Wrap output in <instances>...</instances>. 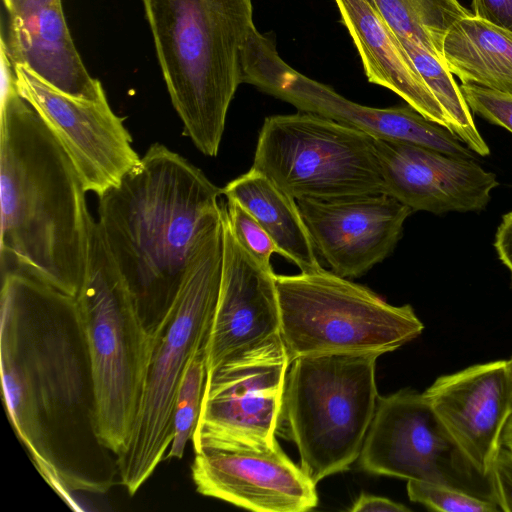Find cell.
<instances>
[{
  "mask_svg": "<svg viewBox=\"0 0 512 512\" xmlns=\"http://www.w3.org/2000/svg\"><path fill=\"white\" fill-rule=\"evenodd\" d=\"M225 211L230 228L240 242L263 265L271 266V256L279 253L272 238L237 200L227 198Z\"/></svg>",
  "mask_w": 512,
  "mask_h": 512,
  "instance_id": "cell-27",
  "label": "cell"
},
{
  "mask_svg": "<svg viewBox=\"0 0 512 512\" xmlns=\"http://www.w3.org/2000/svg\"><path fill=\"white\" fill-rule=\"evenodd\" d=\"M0 354L11 425L48 484L68 503L103 494L117 456L100 439L91 359L76 298L2 270Z\"/></svg>",
  "mask_w": 512,
  "mask_h": 512,
  "instance_id": "cell-1",
  "label": "cell"
},
{
  "mask_svg": "<svg viewBox=\"0 0 512 512\" xmlns=\"http://www.w3.org/2000/svg\"><path fill=\"white\" fill-rule=\"evenodd\" d=\"M276 274L233 234L223 210V261L217 306L205 345L207 372L227 357L280 334Z\"/></svg>",
  "mask_w": 512,
  "mask_h": 512,
  "instance_id": "cell-17",
  "label": "cell"
},
{
  "mask_svg": "<svg viewBox=\"0 0 512 512\" xmlns=\"http://www.w3.org/2000/svg\"><path fill=\"white\" fill-rule=\"evenodd\" d=\"M6 47L13 65H22L53 88L70 96L107 100L101 82L92 77L68 29L61 0L9 16Z\"/></svg>",
  "mask_w": 512,
  "mask_h": 512,
  "instance_id": "cell-19",
  "label": "cell"
},
{
  "mask_svg": "<svg viewBox=\"0 0 512 512\" xmlns=\"http://www.w3.org/2000/svg\"><path fill=\"white\" fill-rule=\"evenodd\" d=\"M471 461L485 474L512 416L510 360L476 364L438 377L423 393Z\"/></svg>",
  "mask_w": 512,
  "mask_h": 512,
  "instance_id": "cell-18",
  "label": "cell"
},
{
  "mask_svg": "<svg viewBox=\"0 0 512 512\" xmlns=\"http://www.w3.org/2000/svg\"><path fill=\"white\" fill-rule=\"evenodd\" d=\"M407 494L411 501L443 512H498L494 503L474 497L462 491L422 481L408 480Z\"/></svg>",
  "mask_w": 512,
  "mask_h": 512,
  "instance_id": "cell-26",
  "label": "cell"
},
{
  "mask_svg": "<svg viewBox=\"0 0 512 512\" xmlns=\"http://www.w3.org/2000/svg\"><path fill=\"white\" fill-rule=\"evenodd\" d=\"M385 193L414 211L478 212L498 186L475 159L447 155L414 143L376 139Z\"/></svg>",
  "mask_w": 512,
  "mask_h": 512,
  "instance_id": "cell-16",
  "label": "cell"
},
{
  "mask_svg": "<svg viewBox=\"0 0 512 512\" xmlns=\"http://www.w3.org/2000/svg\"><path fill=\"white\" fill-rule=\"evenodd\" d=\"M221 188L160 143L99 197L98 229L150 332L174 302L201 237L222 220Z\"/></svg>",
  "mask_w": 512,
  "mask_h": 512,
  "instance_id": "cell-3",
  "label": "cell"
},
{
  "mask_svg": "<svg viewBox=\"0 0 512 512\" xmlns=\"http://www.w3.org/2000/svg\"><path fill=\"white\" fill-rule=\"evenodd\" d=\"M460 89L470 110L512 133V93L463 83Z\"/></svg>",
  "mask_w": 512,
  "mask_h": 512,
  "instance_id": "cell-28",
  "label": "cell"
},
{
  "mask_svg": "<svg viewBox=\"0 0 512 512\" xmlns=\"http://www.w3.org/2000/svg\"><path fill=\"white\" fill-rule=\"evenodd\" d=\"M442 56L463 84L512 93V33L471 14L449 29Z\"/></svg>",
  "mask_w": 512,
  "mask_h": 512,
  "instance_id": "cell-22",
  "label": "cell"
},
{
  "mask_svg": "<svg viewBox=\"0 0 512 512\" xmlns=\"http://www.w3.org/2000/svg\"><path fill=\"white\" fill-rule=\"evenodd\" d=\"M358 459L370 474L443 485L498 505L492 474L471 461L423 393L378 398Z\"/></svg>",
  "mask_w": 512,
  "mask_h": 512,
  "instance_id": "cell-10",
  "label": "cell"
},
{
  "mask_svg": "<svg viewBox=\"0 0 512 512\" xmlns=\"http://www.w3.org/2000/svg\"><path fill=\"white\" fill-rule=\"evenodd\" d=\"M494 247L498 258L512 275V211L503 215L495 234Z\"/></svg>",
  "mask_w": 512,
  "mask_h": 512,
  "instance_id": "cell-32",
  "label": "cell"
},
{
  "mask_svg": "<svg viewBox=\"0 0 512 512\" xmlns=\"http://www.w3.org/2000/svg\"><path fill=\"white\" fill-rule=\"evenodd\" d=\"M501 445L512 450V416L503 430Z\"/></svg>",
  "mask_w": 512,
  "mask_h": 512,
  "instance_id": "cell-34",
  "label": "cell"
},
{
  "mask_svg": "<svg viewBox=\"0 0 512 512\" xmlns=\"http://www.w3.org/2000/svg\"><path fill=\"white\" fill-rule=\"evenodd\" d=\"M497 503L503 512H512V450L501 446L492 467Z\"/></svg>",
  "mask_w": 512,
  "mask_h": 512,
  "instance_id": "cell-29",
  "label": "cell"
},
{
  "mask_svg": "<svg viewBox=\"0 0 512 512\" xmlns=\"http://www.w3.org/2000/svg\"><path fill=\"white\" fill-rule=\"evenodd\" d=\"M509 360H510V362H511V365H512V357H511V358H510Z\"/></svg>",
  "mask_w": 512,
  "mask_h": 512,
  "instance_id": "cell-35",
  "label": "cell"
},
{
  "mask_svg": "<svg viewBox=\"0 0 512 512\" xmlns=\"http://www.w3.org/2000/svg\"><path fill=\"white\" fill-rule=\"evenodd\" d=\"M280 334L290 363L301 356L382 355L417 338L424 325L409 305L318 268L277 275Z\"/></svg>",
  "mask_w": 512,
  "mask_h": 512,
  "instance_id": "cell-8",
  "label": "cell"
},
{
  "mask_svg": "<svg viewBox=\"0 0 512 512\" xmlns=\"http://www.w3.org/2000/svg\"><path fill=\"white\" fill-rule=\"evenodd\" d=\"M75 298L91 359L98 434L117 456L140 406L152 334L96 221L86 276Z\"/></svg>",
  "mask_w": 512,
  "mask_h": 512,
  "instance_id": "cell-6",
  "label": "cell"
},
{
  "mask_svg": "<svg viewBox=\"0 0 512 512\" xmlns=\"http://www.w3.org/2000/svg\"><path fill=\"white\" fill-rule=\"evenodd\" d=\"M418 73L441 105L449 129L475 154L488 156L490 149L478 131L471 110L446 63L422 45L408 38H397Z\"/></svg>",
  "mask_w": 512,
  "mask_h": 512,
  "instance_id": "cell-24",
  "label": "cell"
},
{
  "mask_svg": "<svg viewBox=\"0 0 512 512\" xmlns=\"http://www.w3.org/2000/svg\"><path fill=\"white\" fill-rule=\"evenodd\" d=\"M473 15L512 33V0H473Z\"/></svg>",
  "mask_w": 512,
  "mask_h": 512,
  "instance_id": "cell-30",
  "label": "cell"
},
{
  "mask_svg": "<svg viewBox=\"0 0 512 512\" xmlns=\"http://www.w3.org/2000/svg\"><path fill=\"white\" fill-rule=\"evenodd\" d=\"M397 38L416 41L443 59L444 38L455 22L471 15L458 0H372Z\"/></svg>",
  "mask_w": 512,
  "mask_h": 512,
  "instance_id": "cell-23",
  "label": "cell"
},
{
  "mask_svg": "<svg viewBox=\"0 0 512 512\" xmlns=\"http://www.w3.org/2000/svg\"><path fill=\"white\" fill-rule=\"evenodd\" d=\"M243 82L292 104L299 111L330 118L376 139L406 141L447 155L475 159V153L455 133L409 105L391 108L361 105L294 70L281 59L274 44L257 30L245 52Z\"/></svg>",
  "mask_w": 512,
  "mask_h": 512,
  "instance_id": "cell-11",
  "label": "cell"
},
{
  "mask_svg": "<svg viewBox=\"0 0 512 512\" xmlns=\"http://www.w3.org/2000/svg\"><path fill=\"white\" fill-rule=\"evenodd\" d=\"M1 266L76 297L89 263L91 217L81 178L38 112L0 72Z\"/></svg>",
  "mask_w": 512,
  "mask_h": 512,
  "instance_id": "cell-2",
  "label": "cell"
},
{
  "mask_svg": "<svg viewBox=\"0 0 512 512\" xmlns=\"http://www.w3.org/2000/svg\"><path fill=\"white\" fill-rule=\"evenodd\" d=\"M206 379L203 347L190 358L180 380L173 410V440L165 460L181 459L188 441L192 440L200 417Z\"/></svg>",
  "mask_w": 512,
  "mask_h": 512,
  "instance_id": "cell-25",
  "label": "cell"
},
{
  "mask_svg": "<svg viewBox=\"0 0 512 512\" xmlns=\"http://www.w3.org/2000/svg\"><path fill=\"white\" fill-rule=\"evenodd\" d=\"M223 216L195 247L179 292L151 332L152 347L140 406L123 450L118 476L132 496L150 478L173 440V410L180 380L212 326L222 273Z\"/></svg>",
  "mask_w": 512,
  "mask_h": 512,
  "instance_id": "cell-5",
  "label": "cell"
},
{
  "mask_svg": "<svg viewBox=\"0 0 512 512\" xmlns=\"http://www.w3.org/2000/svg\"><path fill=\"white\" fill-rule=\"evenodd\" d=\"M352 512H406L410 509L389 498L361 493L349 509Z\"/></svg>",
  "mask_w": 512,
  "mask_h": 512,
  "instance_id": "cell-31",
  "label": "cell"
},
{
  "mask_svg": "<svg viewBox=\"0 0 512 512\" xmlns=\"http://www.w3.org/2000/svg\"><path fill=\"white\" fill-rule=\"evenodd\" d=\"M297 203L317 254L344 278L360 277L388 257L413 212L386 193Z\"/></svg>",
  "mask_w": 512,
  "mask_h": 512,
  "instance_id": "cell-15",
  "label": "cell"
},
{
  "mask_svg": "<svg viewBox=\"0 0 512 512\" xmlns=\"http://www.w3.org/2000/svg\"><path fill=\"white\" fill-rule=\"evenodd\" d=\"M335 2L360 54L368 81L388 88L424 117L449 129L441 105L382 18L374 2Z\"/></svg>",
  "mask_w": 512,
  "mask_h": 512,
  "instance_id": "cell-20",
  "label": "cell"
},
{
  "mask_svg": "<svg viewBox=\"0 0 512 512\" xmlns=\"http://www.w3.org/2000/svg\"><path fill=\"white\" fill-rule=\"evenodd\" d=\"M4 1H5V0H3V2H4Z\"/></svg>",
  "mask_w": 512,
  "mask_h": 512,
  "instance_id": "cell-36",
  "label": "cell"
},
{
  "mask_svg": "<svg viewBox=\"0 0 512 512\" xmlns=\"http://www.w3.org/2000/svg\"><path fill=\"white\" fill-rule=\"evenodd\" d=\"M221 192L246 208L272 238L278 254L294 262L301 272L322 267L297 200L268 176L251 167Z\"/></svg>",
  "mask_w": 512,
  "mask_h": 512,
  "instance_id": "cell-21",
  "label": "cell"
},
{
  "mask_svg": "<svg viewBox=\"0 0 512 512\" xmlns=\"http://www.w3.org/2000/svg\"><path fill=\"white\" fill-rule=\"evenodd\" d=\"M378 357L301 356L290 363L278 431L294 442L300 467L316 484L360 456L379 398Z\"/></svg>",
  "mask_w": 512,
  "mask_h": 512,
  "instance_id": "cell-7",
  "label": "cell"
},
{
  "mask_svg": "<svg viewBox=\"0 0 512 512\" xmlns=\"http://www.w3.org/2000/svg\"><path fill=\"white\" fill-rule=\"evenodd\" d=\"M252 168L296 200L385 193L375 138L311 112L266 117Z\"/></svg>",
  "mask_w": 512,
  "mask_h": 512,
  "instance_id": "cell-9",
  "label": "cell"
},
{
  "mask_svg": "<svg viewBox=\"0 0 512 512\" xmlns=\"http://www.w3.org/2000/svg\"><path fill=\"white\" fill-rule=\"evenodd\" d=\"M289 366L279 334L209 370L193 443L222 437L277 440Z\"/></svg>",
  "mask_w": 512,
  "mask_h": 512,
  "instance_id": "cell-13",
  "label": "cell"
},
{
  "mask_svg": "<svg viewBox=\"0 0 512 512\" xmlns=\"http://www.w3.org/2000/svg\"><path fill=\"white\" fill-rule=\"evenodd\" d=\"M159 66L184 134L215 157L257 30L252 0H142Z\"/></svg>",
  "mask_w": 512,
  "mask_h": 512,
  "instance_id": "cell-4",
  "label": "cell"
},
{
  "mask_svg": "<svg viewBox=\"0 0 512 512\" xmlns=\"http://www.w3.org/2000/svg\"><path fill=\"white\" fill-rule=\"evenodd\" d=\"M19 94L38 112L73 162L86 192L117 186L141 157L108 101L65 94L22 65H13Z\"/></svg>",
  "mask_w": 512,
  "mask_h": 512,
  "instance_id": "cell-14",
  "label": "cell"
},
{
  "mask_svg": "<svg viewBox=\"0 0 512 512\" xmlns=\"http://www.w3.org/2000/svg\"><path fill=\"white\" fill-rule=\"evenodd\" d=\"M197 492L257 512H306L318 504L316 483L273 442L237 437L193 443Z\"/></svg>",
  "mask_w": 512,
  "mask_h": 512,
  "instance_id": "cell-12",
  "label": "cell"
},
{
  "mask_svg": "<svg viewBox=\"0 0 512 512\" xmlns=\"http://www.w3.org/2000/svg\"><path fill=\"white\" fill-rule=\"evenodd\" d=\"M54 0H5L3 3L9 16L18 15Z\"/></svg>",
  "mask_w": 512,
  "mask_h": 512,
  "instance_id": "cell-33",
  "label": "cell"
}]
</instances>
